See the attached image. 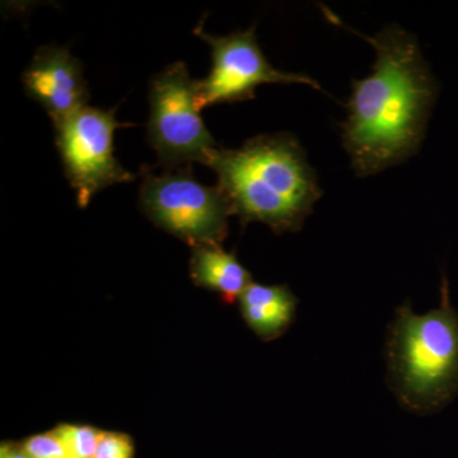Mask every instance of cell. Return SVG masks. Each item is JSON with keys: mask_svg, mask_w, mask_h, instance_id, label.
<instances>
[{"mask_svg": "<svg viewBox=\"0 0 458 458\" xmlns=\"http://www.w3.org/2000/svg\"><path fill=\"white\" fill-rule=\"evenodd\" d=\"M92 458H134V445L128 434L102 432Z\"/></svg>", "mask_w": 458, "mask_h": 458, "instance_id": "obj_13", "label": "cell"}, {"mask_svg": "<svg viewBox=\"0 0 458 458\" xmlns=\"http://www.w3.org/2000/svg\"><path fill=\"white\" fill-rule=\"evenodd\" d=\"M386 355L388 381L403 408L432 414L457 396L458 312L445 276L438 309L417 315L406 303L396 310Z\"/></svg>", "mask_w": 458, "mask_h": 458, "instance_id": "obj_3", "label": "cell"}, {"mask_svg": "<svg viewBox=\"0 0 458 458\" xmlns=\"http://www.w3.org/2000/svg\"><path fill=\"white\" fill-rule=\"evenodd\" d=\"M204 165L216 172L232 216L276 233L300 231L322 197L302 146L288 132L259 135L236 149L216 148Z\"/></svg>", "mask_w": 458, "mask_h": 458, "instance_id": "obj_2", "label": "cell"}, {"mask_svg": "<svg viewBox=\"0 0 458 458\" xmlns=\"http://www.w3.org/2000/svg\"><path fill=\"white\" fill-rule=\"evenodd\" d=\"M114 114L116 108L86 106L55 126L57 152L82 209L102 190L135 180L114 157V132L129 126Z\"/></svg>", "mask_w": 458, "mask_h": 458, "instance_id": "obj_6", "label": "cell"}, {"mask_svg": "<svg viewBox=\"0 0 458 458\" xmlns=\"http://www.w3.org/2000/svg\"><path fill=\"white\" fill-rule=\"evenodd\" d=\"M22 82L29 98L44 107L54 126L89 106L83 64L68 47H38L23 72Z\"/></svg>", "mask_w": 458, "mask_h": 458, "instance_id": "obj_8", "label": "cell"}, {"mask_svg": "<svg viewBox=\"0 0 458 458\" xmlns=\"http://www.w3.org/2000/svg\"><path fill=\"white\" fill-rule=\"evenodd\" d=\"M21 447L31 458H72L55 430L30 437Z\"/></svg>", "mask_w": 458, "mask_h": 458, "instance_id": "obj_12", "label": "cell"}, {"mask_svg": "<svg viewBox=\"0 0 458 458\" xmlns=\"http://www.w3.org/2000/svg\"><path fill=\"white\" fill-rule=\"evenodd\" d=\"M238 302L247 327L264 342H271L284 335L293 324L298 298L286 285L252 282Z\"/></svg>", "mask_w": 458, "mask_h": 458, "instance_id": "obj_9", "label": "cell"}, {"mask_svg": "<svg viewBox=\"0 0 458 458\" xmlns=\"http://www.w3.org/2000/svg\"><path fill=\"white\" fill-rule=\"evenodd\" d=\"M54 430L65 443L72 458H92L102 436L96 428L78 424H60Z\"/></svg>", "mask_w": 458, "mask_h": 458, "instance_id": "obj_11", "label": "cell"}, {"mask_svg": "<svg viewBox=\"0 0 458 458\" xmlns=\"http://www.w3.org/2000/svg\"><path fill=\"white\" fill-rule=\"evenodd\" d=\"M376 51L372 74L354 81L343 144L355 174L372 176L417 155L436 102V78L417 38L399 26L367 38Z\"/></svg>", "mask_w": 458, "mask_h": 458, "instance_id": "obj_1", "label": "cell"}, {"mask_svg": "<svg viewBox=\"0 0 458 458\" xmlns=\"http://www.w3.org/2000/svg\"><path fill=\"white\" fill-rule=\"evenodd\" d=\"M148 141L159 164L174 170L194 162L204 165L218 144L208 131L197 106V81L185 63L176 62L149 83Z\"/></svg>", "mask_w": 458, "mask_h": 458, "instance_id": "obj_5", "label": "cell"}, {"mask_svg": "<svg viewBox=\"0 0 458 458\" xmlns=\"http://www.w3.org/2000/svg\"><path fill=\"white\" fill-rule=\"evenodd\" d=\"M195 35L212 49V71L204 80L197 81L199 110L218 104H236L255 98L261 84H306L321 90L319 84L307 74L278 71L270 64L258 44L255 27L225 36L195 29Z\"/></svg>", "mask_w": 458, "mask_h": 458, "instance_id": "obj_7", "label": "cell"}, {"mask_svg": "<svg viewBox=\"0 0 458 458\" xmlns=\"http://www.w3.org/2000/svg\"><path fill=\"white\" fill-rule=\"evenodd\" d=\"M140 199L157 227L191 247L221 245L227 237L232 214L221 190L199 182L188 168L162 174L144 168Z\"/></svg>", "mask_w": 458, "mask_h": 458, "instance_id": "obj_4", "label": "cell"}, {"mask_svg": "<svg viewBox=\"0 0 458 458\" xmlns=\"http://www.w3.org/2000/svg\"><path fill=\"white\" fill-rule=\"evenodd\" d=\"M0 458H31L22 447H16V445H3L0 450Z\"/></svg>", "mask_w": 458, "mask_h": 458, "instance_id": "obj_14", "label": "cell"}, {"mask_svg": "<svg viewBox=\"0 0 458 458\" xmlns=\"http://www.w3.org/2000/svg\"><path fill=\"white\" fill-rule=\"evenodd\" d=\"M190 273L195 284L216 292L228 304L240 300L252 283L250 271L233 252L225 251L221 245L192 247Z\"/></svg>", "mask_w": 458, "mask_h": 458, "instance_id": "obj_10", "label": "cell"}]
</instances>
